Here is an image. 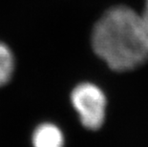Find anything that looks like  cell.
Here are the masks:
<instances>
[{"mask_svg":"<svg viewBox=\"0 0 148 147\" xmlns=\"http://www.w3.org/2000/svg\"><path fill=\"white\" fill-rule=\"evenodd\" d=\"M71 101L79 117L80 122L89 130H97L105 121L107 98L99 86L83 82L75 86Z\"/></svg>","mask_w":148,"mask_h":147,"instance_id":"obj_2","label":"cell"},{"mask_svg":"<svg viewBox=\"0 0 148 147\" xmlns=\"http://www.w3.org/2000/svg\"><path fill=\"white\" fill-rule=\"evenodd\" d=\"M34 147H63L64 137L61 130L53 123L38 125L33 134Z\"/></svg>","mask_w":148,"mask_h":147,"instance_id":"obj_3","label":"cell"},{"mask_svg":"<svg viewBox=\"0 0 148 147\" xmlns=\"http://www.w3.org/2000/svg\"><path fill=\"white\" fill-rule=\"evenodd\" d=\"M140 12H141V14H143L144 20H145L146 23L148 24V0H143V11Z\"/></svg>","mask_w":148,"mask_h":147,"instance_id":"obj_5","label":"cell"},{"mask_svg":"<svg viewBox=\"0 0 148 147\" xmlns=\"http://www.w3.org/2000/svg\"><path fill=\"white\" fill-rule=\"evenodd\" d=\"M92 47L111 70L133 71L148 62V24L127 5L105 11L92 31Z\"/></svg>","mask_w":148,"mask_h":147,"instance_id":"obj_1","label":"cell"},{"mask_svg":"<svg viewBox=\"0 0 148 147\" xmlns=\"http://www.w3.org/2000/svg\"><path fill=\"white\" fill-rule=\"evenodd\" d=\"M14 69V59L10 48L0 42V87L11 79Z\"/></svg>","mask_w":148,"mask_h":147,"instance_id":"obj_4","label":"cell"}]
</instances>
